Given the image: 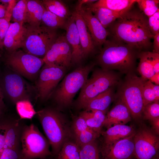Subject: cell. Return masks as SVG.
<instances>
[{
    "label": "cell",
    "mask_w": 159,
    "mask_h": 159,
    "mask_svg": "<svg viewBox=\"0 0 159 159\" xmlns=\"http://www.w3.org/2000/svg\"><path fill=\"white\" fill-rule=\"evenodd\" d=\"M108 28L109 35L112 39L123 42L139 52L148 49L152 45L153 36L148 27V17L132 7Z\"/></svg>",
    "instance_id": "6da1fadb"
},
{
    "label": "cell",
    "mask_w": 159,
    "mask_h": 159,
    "mask_svg": "<svg viewBox=\"0 0 159 159\" xmlns=\"http://www.w3.org/2000/svg\"><path fill=\"white\" fill-rule=\"evenodd\" d=\"M97 57L101 69L117 70L127 74L134 72L139 52L130 45L112 39L106 40Z\"/></svg>",
    "instance_id": "7a4b0ae2"
},
{
    "label": "cell",
    "mask_w": 159,
    "mask_h": 159,
    "mask_svg": "<svg viewBox=\"0 0 159 159\" xmlns=\"http://www.w3.org/2000/svg\"><path fill=\"white\" fill-rule=\"evenodd\" d=\"M37 114L52 147V155L57 156L63 144L70 140L72 134L71 130L65 118L57 110L46 108Z\"/></svg>",
    "instance_id": "3957f363"
},
{
    "label": "cell",
    "mask_w": 159,
    "mask_h": 159,
    "mask_svg": "<svg viewBox=\"0 0 159 159\" xmlns=\"http://www.w3.org/2000/svg\"><path fill=\"white\" fill-rule=\"evenodd\" d=\"M132 72L126 74L125 79L118 85L119 88L116 97L120 99L126 105L132 117L139 120L143 117L144 106L142 90L144 81Z\"/></svg>",
    "instance_id": "277c9868"
},
{
    "label": "cell",
    "mask_w": 159,
    "mask_h": 159,
    "mask_svg": "<svg viewBox=\"0 0 159 159\" xmlns=\"http://www.w3.org/2000/svg\"><path fill=\"white\" fill-rule=\"evenodd\" d=\"M94 65L92 64L79 67L64 77L52 95L58 105L64 107L71 105L76 94L86 82Z\"/></svg>",
    "instance_id": "5b68a950"
},
{
    "label": "cell",
    "mask_w": 159,
    "mask_h": 159,
    "mask_svg": "<svg viewBox=\"0 0 159 159\" xmlns=\"http://www.w3.org/2000/svg\"><path fill=\"white\" fill-rule=\"evenodd\" d=\"M121 82L120 74L113 70H95L81 89L77 100V106L81 109L90 100L109 88L118 85Z\"/></svg>",
    "instance_id": "8992f818"
},
{
    "label": "cell",
    "mask_w": 159,
    "mask_h": 159,
    "mask_svg": "<svg viewBox=\"0 0 159 159\" xmlns=\"http://www.w3.org/2000/svg\"><path fill=\"white\" fill-rule=\"evenodd\" d=\"M22 48L25 52L43 58L58 36L57 29L44 25L26 26Z\"/></svg>",
    "instance_id": "52a82bcc"
},
{
    "label": "cell",
    "mask_w": 159,
    "mask_h": 159,
    "mask_svg": "<svg viewBox=\"0 0 159 159\" xmlns=\"http://www.w3.org/2000/svg\"><path fill=\"white\" fill-rule=\"evenodd\" d=\"M20 141L22 159H43L52 155L49 141L33 124L22 127Z\"/></svg>",
    "instance_id": "ba28073f"
},
{
    "label": "cell",
    "mask_w": 159,
    "mask_h": 159,
    "mask_svg": "<svg viewBox=\"0 0 159 159\" xmlns=\"http://www.w3.org/2000/svg\"><path fill=\"white\" fill-rule=\"evenodd\" d=\"M6 62L13 71L31 80L38 77L44 64L43 58L18 49L8 52Z\"/></svg>",
    "instance_id": "9c48e42d"
},
{
    "label": "cell",
    "mask_w": 159,
    "mask_h": 159,
    "mask_svg": "<svg viewBox=\"0 0 159 159\" xmlns=\"http://www.w3.org/2000/svg\"><path fill=\"white\" fill-rule=\"evenodd\" d=\"M66 69L62 67L44 64L36 84L37 95L41 100H47L52 96L64 76Z\"/></svg>",
    "instance_id": "30bf717a"
},
{
    "label": "cell",
    "mask_w": 159,
    "mask_h": 159,
    "mask_svg": "<svg viewBox=\"0 0 159 159\" xmlns=\"http://www.w3.org/2000/svg\"><path fill=\"white\" fill-rule=\"evenodd\" d=\"M133 141L136 159H152L158 154L159 137L148 127H140L135 132Z\"/></svg>",
    "instance_id": "8fae6325"
},
{
    "label": "cell",
    "mask_w": 159,
    "mask_h": 159,
    "mask_svg": "<svg viewBox=\"0 0 159 159\" xmlns=\"http://www.w3.org/2000/svg\"><path fill=\"white\" fill-rule=\"evenodd\" d=\"M0 85L4 95L15 104L24 100L30 101L32 89L21 75L13 71L6 74Z\"/></svg>",
    "instance_id": "7c38bea8"
},
{
    "label": "cell",
    "mask_w": 159,
    "mask_h": 159,
    "mask_svg": "<svg viewBox=\"0 0 159 159\" xmlns=\"http://www.w3.org/2000/svg\"><path fill=\"white\" fill-rule=\"evenodd\" d=\"M45 64L67 69L72 63V50L65 36H58L43 58Z\"/></svg>",
    "instance_id": "4fadbf2b"
},
{
    "label": "cell",
    "mask_w": 159,
    "mask_h": 159,
    "mask_svg": "<svg viewBox=\"0 0 159 159\" xmlns=\"http://www.w3.org/2000/svg\"><path fill=\"white\" fill-rule=\"evenodd\" d=\"M135 133L101 151L103 159H129L135 157L133 137Z\"/></svg>",
    "instance_id": "5bb4252c"
},
{
    "label": "cell",
    "mask_w": 159,
    "mask_h": 159,
    "mask_svg": "<svg viewBox=\"0 0 159 159\" xmlns=\"http://www.w3.org/2000/svg\"><path fill=\"white\" fill-rule=\"evenodd\" d=\"M84 19L95 45L100 47L106 40L109 33L93 15L84 5L77 9Z\"/></svg>",
    "instance_id": "9a60e30c"
},
{
    "label": "cell",
    "mask_w": 159,
    "mask_h": 159,
    "mask_svg": "<svg viewBox=\"0 0 159 159\" xmlns=\"http://www.w3.org/2000/svg\"><path fill=\"white\" fill-rule=\"evenodd\" d=\"M115 106L106 114L103 126L107 128L117 125H125L131 121V115L125 104L115 96Z\"/></svg>",
    "instance_id": "2e32d148"
},
{
    "label": "cell",
    "mask_w": 159,
    "mask_h": 159,
    "mask_svg": "<svg viewBox=\"0 0 159 159\" xmlns=\"http://www.w3.org/2000/svg\"><path fill=\"white\" fill-rule=\"evenodd\" d=\"M26 32V28L24 24L16 22L10 24L3 43L8 52L22 48Z\"/></svg>",
    "instance_id": "e0dca14e"
},
{
    "label": "cell",
    "mask_w": 159,
    "mask_h": 159,
    "mask_svg": "<svg viewBox=\"0 0 159 159\" xmlns=\"http://www.w3.org/2000/svg\"><path fill=\"white\" fill-rule=\"evenodd\" d=\"M65 30L66 39L72 49V63H79L84 58L78 30L72 15L67 20Z\"/></svg>",
    "instance_id": "ac0fdd59"
},
{
    "label": "cell",
    "mask_w": 159,
    "mask_h": 159,
    "mask_svg": "<svg viewBox=\"0 0 159 159\" xmlns=\"http://www.w3.org/2000/svg\"><path fill=\"white\" fill-rule=\"evenodd\" d=\"M80 41L84 59L93 52L95 45L85 21L79 11L75 9L72 12Z\"/></svg>",
    "instance_id": "d6986e66"
},
{
    "label": "cell",
    "mask_w": 159,
    "mask_h": 159,
    "mask_svg": "<svg viewBox=\"0 0 159 159\" xmlns=\"http://www.w3.org/2000/svg\"><path fill=\"white\" fill-rule=\"evenodd\" d=\"M136 132L132 126L117 125L111 126L102 132L103 146L101 151L107 148L116 142L130 136Z\"/></svg>",
    "instance_id": "ffe728a7"
},
{
    "label": "cell",
    "mask_w": 159,
    "mask_h": 159,
    "mask_svg": "<svg viewBox=\"0 0 159 159\" xmlns=\"http://www.w3.org/2000/svg\"><path fill=\"white\" fill-rule=\"evenodd\" d=\"M115 99L113 87H111L90 100L81 109L87 111H107L110 104Z\"/></svg>",
    "instance_id": "44dd1931"
},
{
    "label": "cell",
    "mask_w": 159,
    "mask_h": 159,
    "mask_svg": "<svg viewBox=\"0 0 159 159\" xmlns=\"http://www.w3.org/2000/svg\"><path fill=\"white\" fill-rule=\"evenodd\" d=\"M136 1L137 0H99L84 6L89 9L102 7L124 13L131 8Z\"/></svg>",
    "instance_id": "7402d4cb"
},
{
    "label": "cell",
    "mask_w": 159,
    "mask_h": 159,
    "mask_svg": "<svg viewBox=\"0 0 159 159\" xmlns=\"http://www.w3.org/2000/svg\"><path fill=\"white\" fill-rule=\"evenodd\" d=\"M106 112L98 110H84L80 113L79 115L84 118L88 127L100 134Z\"/></svg>",
    "instance_id": "603a6c76"
},
{
    "label": "cell",
    "mask_w": 159,
    "mask_h": 159,
    "mask_svg": "<svg viewBox=\"0 0 159 159\" xmlns=\"http://www.w3.org/2000/svg\"><path fill=\"white\" fill-rule=\"evenodd\" d=\"M22 127L18 121L8 123L4 149L11 148L20 149L21 137Z\"/></svg>",
    "instance_id": "cb8c5ba5"
},
{
    "label": "cell",
    "mask_w": 159,
    "mask_h": 159,
    "mask_svg": "<svg viewBox=\"0 0 159 159\" xmlns=\"http://www.w3.org/2000/svg\"><path fill=\"white\" fill-rule=\"evenodd\" d=\"M26 23L33 26L41 25L44 7L41 1L27 0Z\"/></svg>",
    "instance_id": "d4e9b609"
},
{
    "label": "cell",
    "mask_w": 159,
    "mask_h": 159,
    "mask_svg": "<svg viewBox=\"0 0 159 159\" xmlns=\"http://www.w3.org/2000/svg\"><path fill=\"white\" fill-rule=\"evenodd\" d=\"M138 58L140 59V62L137 70L143 80H148L155 73L151 62L150 52H140Z\"/></svg>",
    "instance_id": "484cf974"
},
{
    "label": "cell",
    "mask_w": 159,
    "mask_h": 159,
    "mask_svg": "<svg viewBox=\"0 0 159 159\" xmlns=\"http://www.w3.org/2000/svg\"><path fill=\"white\" fill-rule=\"evenodd\" d=\"M88 9L94 13V15L106 29L124 13L117 12L102 7Z\"/></svg>",
    "instance_id": "4316f807"
},
{
    "label": "cell",
    "mask_w": 159,
    "mask_h": 159,
    "mask_svg": "<svg viewBox=\"0 0 159 159\" xmlns=\"http://www.w3.org/2000/svg\"><path fill=\"white\" fill-rule=\"evenodd\" d=\"M44 8L58 16L67 20L72 16L68 6L62 1L59 0L41 1Z\"/></svg>",
    "instance_id": "83f0119b"
},
{
    "label": "cell",
    "mask_w": 159,
    "mask_h": 159,
    "mask_svg": "<svg viewBox=\"0 0 159 159\" xmlns=\"http://www.w3.org/2000/svg\"><path fill=\"white\" fill-rule=\"evenodd\" d=\"M67 20L58 16L44 8L42 23L44 25L50 28L65 29Z\"/></svg>",
    "instance_id": "f1b7e54d"
},
{
    "label": "cell",
    "mask_w": 159,
    "mask_h": 159,
    "mask_svg": "<svg viewBox=\"0 0 159 159\" xmlns=\"http://www.w3.org/2000/svg\"><path fill=\"white\" fill-rule=\"evenodd\" d=\"M80 147L75 142L69 140L62 146L57 159H80Z\"/></svg>",
    "instance_id": "f546056e"
},
{
    "label": "cell",
    "mask_w": 159,
    "mask_h": 159,
    "mask_svg": "<svg viewBox=\"0 0 159 159\" xmlns=\"http://www.w3.org/2000/svg\"><path fill=\"white\" fill-rule=\"evenodd\" d=\"M27 0L18 1L12 12L11 17L14 22L22 24L26 23Z\"/></svg>",
    "instance_id": "4dcf8cb0"
},
{
    "label": "cell",
    "mask_w": 159,
    "mask_h": 159,
    "mask_svg": "<svg viewBox=\"0 0 159 159\" xmlns=\"http://www.w3.org/2000/svg\"><path fill=\"white\" fill-rule=\"evenodd\" d=\"M80 147V159H100V150L96 140Z\"/></svg>",
    "instance_id": "1f68e13d"
},
{
    "label": "cell",
    "mask_w": 159,
    "mask_h": 159,
    "mask_svg": "<svg viewBox=\"0 0 159 159\" xmlns=\"http://www.w3.org/2000/svg\"><path fill=\"white\" fill-rule=\"evenodd\" d=\"M16 109L20 119L31 120L37 113L29 100L19 101L16 103Z\"/></svg>",
    "instance_id": "d6a6232c"
},
{
    "label": "cell",
    "mask_w": 159,
    "mask_h": 159,
    "mask_svg": "<svg viewBox=\"0 0 159 159\" xmlns=\"http://www.w3.org/2000/svg\"><path fill=\"white\" fill-rule=\"evenodd\" d=\"M140 11L148 17L159 10L158 0H137Z\"/></svg>",
    "instance_id": "836d02e7"
},
{
    "label": "cell",
    "mask_w": 159,
    "mask_h": 159,
    "mask_svg": "<svg viewBox=\"0 0 159 159\" xmlns=\"http://www.w3.org/2000/svg\"><path fill=\"white\" fill-rule=\"evenodd\" d=\"M100 135L89 128L75 136V142L80 147L96 140Z\"/></svg>",
    "instance_id": "e575fe53"
},
{
    "label": "cell",
    "mask_w": 159,
    "mask_h": 159,
    "mask_svg": "<svg viewBox=\"0 0 159 159\" xmlns=\"http://www.w3.org/2000/svg\"><path fill=\"white\" fill-rule=\"evenodd\" d=\"M143 117L144 119L150 121L159 118V101L150 103L145 106L143 109Z\"/></svg>",
    "instance_id": "d590c367"
},
{
    "label": "cell",
    "mask_w": 159,
    "mask_h": 159,
    "mask_svg": "<svg viewBox=\"0 0 159 159\" xmlns=\"http://www.w3.org/2000/svg\"><path fill=\"white\" fill-rule=\"evenodd\" d=\"M149 80L144 81L142 90V96L144 107L150 103L157 101Z\"/></svg>",
    "instance_id": "8d00e7d4"
},
{
    "label": "cell",
    "mask_w": 159,
    "mask_h": 159,
    "mask_svg": "<svg viewBox=\"0 0 159 159\" xmlns=\"http://www.w3.org/2000/svg\"><path fill=\"white\" fill-rule=\"evenodd\" d=\"M89 128L84 118L81 115H79L78 116L73 117L72 130L74 137Z\"/></svg>",
    "instance_id": "74e56055"
},
{
    "label": "cell",
    "mask_w": 159,
    "mask_h": 159,
    "mask_svg": "<svg viewBox=\"0 0 159 159\" xmlns=\"http://www.w3.org/2000/svg\"><path fill=\"white\" fill-rule=\"evenodd\" d=\"M148 24L149 30L153 36L159 33V10L148 17Z\"/></svg>",
    "instance_id": "f35d334b"
},
{
    "label": "cell",
    "mask_w": 159,
    "mask_h": 159,
    "mask_svg": "<svg viewBox=\"0 0 159 159\" xmlns=\"http://www.w3.org/2000/svg\"><path fill=\"white\" fill-rule=\"evenodd\" d=\"M0 159H22L21 149H4L0 155Z\"/></svg>",
    "instance_id": "ab89813d"
},
{
    "label": "cell",
    "mask_w": 159,
    "mask_h": 159,
    "mask_svg": "<svg viewBox=\"0 0 159 159\" xmlns=\"http://www.w3.org/2000/svg\"><path fill=\"white\" fill-rule=\"evenodd\" d=\"M10 24V21L6 18L0 19V48L4 46V39Z\"/></svg>",
    "instance_id": "60d3db41"
},
{
    "label": "cell",
    "mask_w": 159,
    "mask_h": 159,
    "mask_svg": "<svg viewBox=\"0 0 159 159\" xmlns=\"http://www.w3.org/2000/svg\"><path fill=\"white\" fill-rule=\"evenodd\" d=\"M8 123L0 124V155L4 150Z\"/></svg>",
    "instance_id": "b9f144b4"
},
{
    "label": "cell",
    "mask_w": 159,
    "mask_h": 159,
    "mask_svg": "<svg viewBox=\"0 0 159 159\" xmlns=\"http://www.w3.org/2000/svg\"><path fill=\"white\" fill-rule=\"evenodd\" d=\"M1 2L7 4L6 15L5 18L10 21L13 9L18 1L15 0H1Z\"/></svg>",
    "instance_id": "7bdbcfd3"
},
{
    "label": "cell",
    "mask_w": 159,
    "mask_h": 159,
    "mask_svg": "<svg viewBox=\"0 0 159 159\" xmlns=\"http://www.w3.org/2000/svg\"><path fill=\"white\" fill-rule=\"evenodd\" d=\"M152 64L155 73H159V53L150 52Z\"/></svg>",
    "instance_id": "ee69618b"
},
{
    "label": "cell",
    "mask_w": 159,
    "mask_h": 159,
    "mask_svg": "<svg viewBox=\"0 0 159 159\" xmlns=\"http://www.w3.org/2000/svg\"><path fill=\"white\" fill-rule=\"evenodd\" d=\"M154 52L159 53V33L153 36Z\"/></svg>",
    "instance_id": "f6af8a7d"
},
{
    "label": "cell",
    "mask_w": 159,
    "mask_h": 159,
    "mask_svg": "<svg viewBox=\"0 0 159 159\" xmlns=\"http://www.w3.org/2000/svg\"><path fill=\"white\" fill-rule=\"evenodd\" d=\"M150 121L151 122L153 132L157 135H158L159 134V118Z\"/></svg>",
    "instance_id": "bcb514c9"
},
{
    "label": "cell",
    "mask_w": 159,
    "mask_h": 159,
    "mask_svg": "<svg viewBox=\"0 0 159 159\" xmlns=\"http://www.w3.org/2000/svg\"><path fill=\"white\" fill-rule=\"evenodd\" d=\"M7 4L0 0V19L5 18L6 13Z\"/></svg>",
    "instance_id": "7dc6e473"
},
{
    "label": "cell",
    "mask_w": 159,
    "mask_h": 159,
    "mask_svg": "<svg viewBox=\"0 0 159 159\" xmlns=\"http://www.w3.org/2000/svg\"><path fill=\"white\" fill-rule=\"evenodd\" d=\"M97 0H79L78 1V3L76 6V9H79L82 6L87 5V4H91L93 3Z\"/></svg>",
    "instance_id": "c3c4849f"
},
{
    "label": "cell",
    "mask_w": 159,
    "mask_h": 159,
    "mask_svg": "<svg viewBox=\"0 0 159 159\" xmlns=\"http://www.w3.org/2000/svg\"><path fill=\"white\" fill-rule=\"evenodd\" d=\"M4 95L0 85V116L2 114L4 106Z\"/></svg>",
    "instance_id": "681fc988"
},
{
    "label": "cell",
    "mask_w": 159,
    "mask_h": 159,
    "mask_svg": "<svg viewBox=\"0 0 159 159\" xmlns=\"http://www.w3.org/2000/svg\"><path fill=\"white\" fill-rule=\"evenodd\" d=\"M151 87L154 92L156 99L157 101L159 100V85H155L151 83Z\"/></svg>",
    "instance_id": "f907efd6"
},
{
    "label": "cell",
    "mask_w": 159,
    "mask_h": 159,
    "mask_svg": "<svg viewBox=\"0 0 159 159\" xmlns=\"http://www.w3.org/2000/svg\"><path fill=\"white\" fill-rule=\"evenodd\" d=\"M148 80L155 85H159V73H155Z\"/></svg>",
    "instance_id": "816d5d0a"
},
{
    "label": "cell",
    "mask_w": 159,
    "mask_h": 159,
    "mask_svg": "<svg viewBox=\"0 0 159 159\" xmlns=\"http://www.w3.org/2000/svg\"><path fill=\"white\" fill-rule=\"evenodd\" d=\"M152 159H159V155L158 154L155 157H154Z\"/></svg>",
    "instance_id": "f5cc1de1"
},
{
    "label": "cell",
    "mask_w": 159,
    "mask_h": 159,
    "mask_svg": "<svg viewBox=\"0 0 159 159\" xmlns=\"http://www.w3.org/2000/svg\"><path fill=\"white\" fill-rule=\"evenodd\" d=\"M129 159H136L135 157Z\"/></svg>",
    "instance_id": "db71d44e"
},
{
    "label": "cell",
    "mask_w": 159,
    "mask_h": 159,
    "mask_svg": "<svg viewBox=\"0 0 159 159\" xmlns=\"http://www.w3.org/2000/svg\"><path fill=\"white\" fill-rule=\"evenodd\" d=\"M44 158L40 159H44Z\"/></svg>",
    "instance_id": "11a10c76"
}]
</instances>
